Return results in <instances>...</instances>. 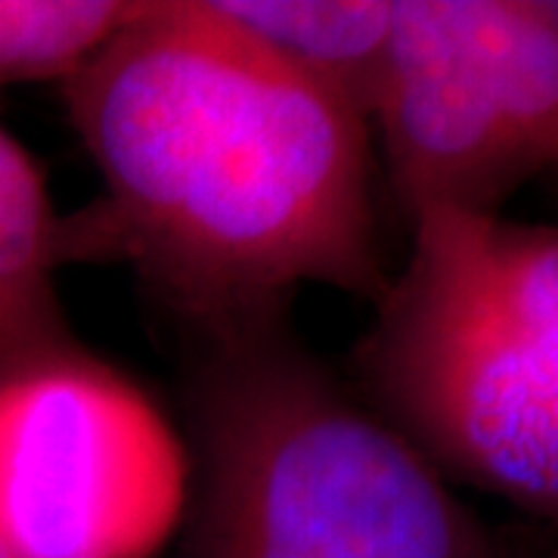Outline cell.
Segmentation results:
<instances>
[{"label":"cell","instance_id":"obj_1","mask_svg":"<svg viewBox=\"0 0 558 558\" xmlns=\"http://www.w3.org/2000/svg\"><path fill=\"white\" fill-rule=\"evenodd\" d=\"M65 102L102 199L60 218V264L131 260L190 326L286 307L299 286L385 292L366 119L202 0L149 3Z\"/></svg>","mask_w":558,"mask_h":558},{"label":"cell","instance_id":"obj_2","mask_svg":"<svg viewBox=\"0 0 558 558\" xmlns=\"http://www.w3.org/2000/svg\"><path fill=\"white\" fill-rule=\"evenodd\" d=\"M190 326L196 490L178 558H534L286 326Z\"/></svg>","mask_w":558,"mask_h":558},{"label":"cell","instance_id":"obj_3","mask_svg":"<svg viewBox=\"0 0 558 558\" xmlns=\"http://www.w3.org/2000/svg\"><path fill=\"white\" fill-rule=\"evenodd\" d=\"M357 344L363 403L440 475L558 524V227L435 208Z\"/></svg>","mask_w":558,"mask_h":558},{"label":"cell","instance_id":"obj_4","mask_svg":"<svg viewBox=\"0 0 558 558\" xmlns=\"http://www.w3.org/2000/svg\"><path fill=\"white\" fill-rule=\"evenodd\" d=\"M373 116L410 218L497 215L558 165V20L549 0H391Z\"/></svg>","mask_w":558,"mask_h":558},{"label":"cell","instance_id":"obj_5","mask_svg":"<svg viewBox=\"0 0 558 558\" xmlns=\"http://www.w3.org/2000/svg\"><path fill=\"white\" fill-rule=\"evenodd\" d=\"M190 506V462L137 385L81 348L0 376V549L153 558Z\"/></svg>","mask_w":558,"mask_h":558},{"label":"cell","instance_id":"obj_6","mask_svg":"<svg viewBox=\"0 0 558 558\" xmlns=\"http://www.w3.org/2000/svg\"><path fill=\"white\" fill-rule=\"evenodd\" d=\"M202 3L286 72L344 100L363 119L373 116L391 38V0Z\"/></svg>","mask_w":558,"mask_h":558},{"label":"cell","instance_id":"obj_7","mask_svg":"<svg viewBox=\"0 0 558 558\" xmlns=\"http://www.w3.org/2000/svg\"><path fill=\"white\" fill-rule=\"evenodd\" d=\"M57 227L38 165L0 131V376L78 348L53 286Z\"/></svg>","mask_w":558,"mask_h":558},{"label":"cell","instance_id":"obj_8","mask_svg":"<svg viewBox=\"0 0 558 558\" xmlns=\"http://www.w3.org/2000/svg\"><path fill=\"white\" fill-rule=\"evenodd\" d=\"M146 7L137 0H0V84L69 81Z\"/></svg>","mask_w":558,"mask_h":558},{"label":"cell","instance_id":"obj_9","mask_svg":"<svg viewBox=\"0 0 558 558\" xmlns=\"http://www.w3.org/2000/svg\"><path fill=\"white\" fill-rule=\"evenodd\" d=\"M0 558H10V556H7V553H3V549H0Z\"/></svg>","mask_w":558,"mask_h":558}]
</instances>
